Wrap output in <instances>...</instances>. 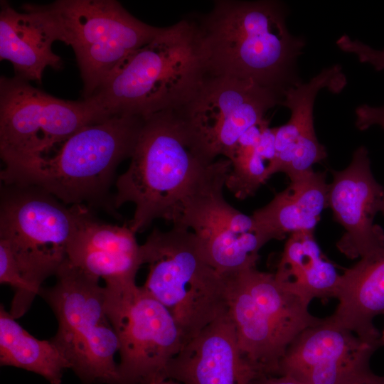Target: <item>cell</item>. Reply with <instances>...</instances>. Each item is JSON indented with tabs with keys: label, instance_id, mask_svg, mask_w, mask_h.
Wrapping results in <instances>:
<instances>
[{
	"label": "cell",
	"instance_id": "obj_15",
	"mask_svg": "<svg viewBox=\"0 0 384 384\" xmlns=\"http://www.w3.org/2000/svg\"><path fill=\"white\" fill-rule=\"evenodd\" d=\"M346 78L338 65L322 70L306 83H297L284 91L282 105L291 111L289 120L274 127L275 160L270 176L283 172L290 181L314 171L313 166L326 157L325 147L319 142L314 127L313 107L318 92L328 87L339 92Z\"/></svg>",
	"mask_w": 384,
	"mask_h": 384
},
{
	"label": "cell",
	"instance_id": "obj_25",
	"mask_svg": "<svg viewBox=\"0 0 384 384\" xmlns=\"http://www.w3.org/2000/svg\"><path fill=\"white\" fill-rule=\"evenodd\" d=\"M356 125L360 130H366L373 125H379L384 129V105L371 107L362 105L356 110Z\"/></svg>",
	"mask_w": 384,
	"mask_h": 384
},
{
	"label": "cell",
	"instance_id": "obj_11",
	"mask_svg": "<svg viewBox=\"0 0 384 384\" xmlns=\"http://www.w3.org/2000/svg\"><path fill=\"white\" fill-rule=\"evenodd\" d=\"M105 309L118 337L119 384H149L184 346L169 310L134 282L105 285Z\"/></svg>",
	"mask_w": 384,
	"mask_h": 384
},
{
	"label": "cell",
	"instance_id": "obj_1",
	"mask_svg": "<svg viewBox=\"0 0 384 384\" xmlns=\"http://www.w3.org/2000/svg\"><path fill=\"white\" fill-rule=\"evenodd\" d=\"M196 21L162 28L86 98L100 120L178 111L210 77Z\"/></svg>",
	"mask_w": 384,
	"mask_h": 384
},
{
	"label": "cell",
	"instance_id": "obj_12",
	"mask_svg": "<svg viewBox=\"0 0 384 384\" xmlns=\"http://www.w3.org/2000/svg\"><path fill=\"white\" fill-rule=\"evenodd\" d=\"M284 92L252 81L210 76L185 106L176 111L208 154L230 159L241 137L282 104Z\"/></svg>",
	"mask_w": 384,
	"mask_h": 384
},
{
	"label": "cell",
	"instance_id": "obj_7",
	"mask_svg": "<svg viewBox=\"0 0 384 384\" xmlns=\"http://www.w3.org/2000/svg\"><path fill=\"white\" fill-rule=\"evenodd\" d=\"M56 41L70 46L82 80L83 99L90 97L131 53L161 30L146 24L114 0H58L32 4Z\"/></svg>",
	"mask_w": 384,
	"mask_h": 384
},
{
	"label": "cell",
	"instance_id": "obj_27",
	"mask_svg": "<svg viewBox=\"0 0 384 384\" xmlns=\"http://www.w3.org/2000/svg\"><path fill=\"white\" fill-rule=\"evenodd\" d=\"M348 384H384V375L374 374L370 368L358 375Z\"/></svg>",
	"mask_w": 384,
	"mask_h": 384
},
{
	"label": "cell",
	"instance_id": "obj_10",
	"mask_svg": "<svg viewBox=\"0 0 384 384\" xmlns=\"http://www.w3.org/2000/svg\"><path fill=\"white\" fill-rule=\"evenodd\" d=\"M101 120L87 99L65 100L17 78H0V155L12 172L48 156L81 128Z\"/></svg>",
	"mask_w": 384,
	"mask_h": 384
},
{
	"label": "cell",
	"instance_id": "obj_21",
	"mask_svg": "<svg viewBox=\"0 0 384 384\" xmlns=\"http://www.w3.org/2000/svg\"><path fill=\"white\" fill-rule=\"evenodd\" d=\"M273 273L282 284L309 303L315 298L335 297L340 277L335 266L324 259L311 231L289 235Z\"/></svg>",
	"mask_w": 384,
	"mask_h": 384
},
{
	"label": "cell",
	"instance_id": "obj_5",
	"mask_svg": "<svg viewBox=\"0 0 384 384\" xmlns=\"http://www.w3.org/2000/svg\"><path fill=\"white\" fill-rule=\"evenodd\" d=\"M141 246L149 267L142 287L173 316L185 344L228 312L227 279L208 262L193 231L155 228Z\"/></svg>",
	"mask_w": 384,
	"mask_h": 384
},
{
	"label": "cell",
	"instance_id": "obj_2",
	"mask_svg": "<svg viewBox=\"0 0 384 384\" xmlns=\"http://www.w3.org/2000/svg\"><path fill=\"white\" fill-rule=\"evenodd\" d=\"M127 171L117 178L114 209L135 206V233L156 219L174 223L182 204L215 161L176 111L144 118Z\"/></svg>",
	"mask_w": 384,
	"mask_h": 384
},
{
	"label": "cell",
	"instance_id": "obj_18",
	"mask_svg": "<svg viewBox=\"0 0 384 384\" xmlns=\"http://www.w3.org/2000/svg\"><path fill=\"white\" fill-rule=\"evenodd\" d=\"M335 298L337 307L328 319L365 341L383 346L373 319L384 314V248L361 257L340 274Z\"/></svg>",
	"mask_w": 384,
	"mask_h": 384
},
{
	"label": "cell",
	"instance_id": "obj_20",
	"mask_svg": "<svg viewBox=\"0 0 384 384\" xmlns=\"http://www.w3.org/2000/svg\"><path fill=\"white\" fill-rule=\"evenodd\" d=\"M329 188L326 172L313 171L290 181L284 191L255 210L252 217L268 241L282 240L295 232H314L328 207Z\"/></svg>",
	"mask_w": 384,
	"mask_h": 384
},
{
	"label": "cell",
	"instance_id": "obj_30",
	"mask_svg": "<svg viewBox=\"0 0 384 384\" xmlns=\"http://www.w3.org/2000/svg\"><path fill=\"white\" fill-rule=\"evenodd\" d=\"M381 338H382L383 345H384V331H383V335L381 336Z\"/></svg>",
	"mask_w": 384,
	"mask_h": 384
},
{
	"label": "cell",
	"instance_id": "obj_9",
	"mask_svg": "<svg viewBox=\"0 0 384 384\" xmlns=\"http://www.w3.org/2000/svg\"><path fill=\"white\" fill-rule=\"evenodd\" d=\"M54 286L40 293L58 323L50 338L86 384H119L114 361L119 343L105 309V287L66 260Z\"/></svg>",
	"mask_w": 384,
	"mask_h": 384
},
{
	"label": "cell",
	"instance_id": "obj_28",
	"mask_svg": "<svg viewBox=\"0 0 384 384\" xmlns=\"http://www.w3.org/2000/svg\"><path fill=\"white\" fill-rule=\"evenodd\" d=\"M149 384H181L177 381L170 379L159 380L150 383Z\"/></svg>",
	"mask_w": 384,
	"mask_h": 384
},
{
	"label": "cell",
	"instance_id": "obj_16",
	"mask_svg": "<svg viewBox=\"0 0 384 384\" xmlns=\"http://www.w3.org/2000/svg\"><path fill=\"white\" fill-rule=\"evenodd\" d=\"M259 375L242 353L228 310L183 346L169 363L164 380L181 384H250Z\"/></svg>",
	"mask_w": 384,
	"mask_h": 384
},
{
	"label": "cell",
	"instance_id": "obj_29",
	"mask_svg": "<svg viewBox=\"0 0 384 384\" xmlns=\"http://www.w3.org/2000/svg\"><path fill=\"white\" fill-rule=\"evenodd\" d=\"M380 212H381L384 215V193H383V200H382V203L380 206Z\"/></svg>",
	"mask_w": 384,
	"mask_h": 384
},
{
	"label": "cell",
	"instance_id": "obj_8",
	"mask_svg": "<svg viewBox=\"0 0 384 384\" xmlns=\"http://www.w3.org/2000/svg\"><path fill=\"white\" fill-rule=\"evenodd\" d=\"M225 278L228 314L242 354L260 375H276L290 343L322 318L273 272L252 267Z\"/></svg>",
	"mask_w": 384,
	"mask_h": 384
},
{
	"label": "cell",
	"instance_id": "obj_17",
	"mask_svg": "<svg viewBox=\"0 0 384 384\" xmlns=\"http://www.w3.org/2000/svg\"><path fill=\"white\" fill-rule=\"evenodd\" d=\"M129 225L105 223L80 205L77 226L69 242L67 260L105 284L134 282L144 265L142 246Z\"/></svg>",
	"mask_w": 384,
	"mask_h": 384
},
{
	"label": "cell",
	"instance_id": "obj_4",
	"mask_svg": "<svg viewBox=\"0 0 384 384\" xmlns=\"http://www.w3.org/2000/svg\"><path fill=\"white\" fill-rule=\"evenodd\" d=\"M144 119L116 115L85 126L36 163L0 173L4 185L33 186L65 205L105 203L119 164L131 158Z\"/></svg>",
	"mask_w": 384,
	"mask_h": 384
},
{
	"label": "cell",
	"instance_id": "obj_26",
	"mask_svg": "<svg viewBox=\"0 0 384 384\" xmlns=\"http://www.w3.org/2000/svg\"><path fill=\"white\" fill-rule=\"evenodd\" d=\"M250 384H305L288 375H262L254 379Z\"/></svg>",
	"mask_w": 384,
	"mask_h": 384
},
{
	"label": "cell",
	"instance_id": "obj_22",
	"mask_svg": "<svg viewBox=\"0 0 384 384\" xmlns=\"http://www.w3.org/2000/svg\"><path fill=\"white\" fill-rule=\"evenodd\" d=\"M0 364L22 368L43 377L50 384H61L70 365L51 340H40L24 329L9 311L0 306Z\"/></svg>",
	"mask_w": 384,
	"mask_h": 384
},
{
	"label": "cell",
	"instance_id": "obj_24",
	"mask_svg": "<svg viewBox=\"0 0 384 384\" xmlns=\"http://www.w3.org/2000/svg\"><path fill=\"white\" fill-rule=\"evenodd\" d=\"M343 51L353 53L359 61L369 63L376 70H384V49L376 50L359 41H352L348 36H342L336 42Z\"/></svg>",
	"mask_w": 384,
	"mask_h": 384
},
{
	"label": "cell",
	"instance_id": "obj_19",
	"mask_svg": "<svg viewBox=\"0 0 384 384\" xmlns=\"http://www.w3.org/2000/svg\"><path fill=\"white\" fill-rule=\"evenodd\" d=\"M22 9L18 12L1 1L0 59L11 63L16 77L41 83L45 69L60 70L63 61L52 50L56 39L45 18L32 4Z\"/></svg>",
	"mask_w": 384,
	"mask_h": 384
},
{
	"label": "cell",
	"instance_id": "obj_6",
	"mask_svg": "<svg viewBox=\"0 0 384 384\" xmlns=\"http://www.w3.org/2000/svg\"><path fill=\"white\" fill-rule=\"evenodd\" d=\"M65 205L36 186L4 185L1 190L0 240L8 245L23 282L9 311L16 319L67 260L80 205Z\"/></svg>",
	"mask_w": 384,
	"mask_h": 384
},
{
	"label": "cell",
	"instance_id": "obj_13",
	"mask_svg": "<svg viewBox=\"0 0 384 384\" xmlns=\"http://www.w3.org/2000/svg\"><path fill=\"white\" fill-rule=\"evenodd\" d=\"M379 347L324 318L294 339L276 375H291L305 384H348L370 369Z\"/></svg>",
	"mask_w": 384,
	"mask_h": 384
},
{
	"label": "cell",
	"instance_id": "obj_23",
	"mask_svg": "<svg viewBox=\"0 0 384 384\" xmlns=\"http://www.w3.org/2000/svg\"><path fill=\"white\" fill-rule=\"evenodd\" d=\"M235 148L225 186L236 198L244 199L253 196L270 177V170L276 157L274 130L266 127L257 144Z\"/></svg>",
	"mask_w": 384,
	"mask_h": 384
},
{
	"label": "cell",
	"instance_id": "obj_14",
	"mask_svg": "<svg viewBox=\"0 0 384 384\" xmlns=\"http://www.w3.org/2000/svg\"><path fill=\"white\" fill-rule=\"evenodd\" d=\"M331 173L328 207L345 229L336 242L338 250L353 260L383 249L384 230L373 221L380 210L384 187L373 175L367 149L358 147L346 169Z\"/></svg>",
	"mask_w": 384,
	"mask_h": 384
},
{
	"label": "cell",
	"instance_id": "obj_3",
	"mask_svg": "<svg viewBox=\"0 0 384 384\" xmlns=\"http://www.w3.org/2000/svg\"><path fill=\"white\" fill-rule=\"evenodd\" d=\"M197 24L210 76L283 92L297 84L293 69L304 42L287 30L278 1H215Z\"/></svg>",
	"mask_w": 384,
	"mask_h": 384
}]
</instances>
